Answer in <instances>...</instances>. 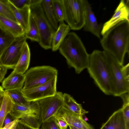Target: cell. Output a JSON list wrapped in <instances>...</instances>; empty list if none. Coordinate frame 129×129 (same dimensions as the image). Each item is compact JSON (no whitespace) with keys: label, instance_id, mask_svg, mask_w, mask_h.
Here are the masks:
<instances>
[{"label":"cell","instance_id":"cell-35","mask_svg":"<svg viewBox=\"0 0 129 129\" xmlns=\"http://www.w3.org/2000/svg\"><path fill=\"white\" fill-rule=\"evenodd\" d=\"M129 63H128L121 67V70L123 76L125 79L129 82Z\"/></svg>","mask_w":129,"mask_h":129},{"label":"cell","instance_id":"cell-13","mask_svg":"<svg viewBox=\"0 0 129 129\" xmlns=\"http://www.w3.org/2000/svg\"><path fill=\"white\" fill-rule=\"evenodd\" d=\"M85 7V23L83 27L84 30L89 31L100 38L102 29L101 25L98 24L96 19L92 11L90 4L86 0H84Z\"/></svg>","mask_w":129,"mask_h":129},{"label":"cell","instance_id":"cell-16","mask_svg":"<svg viewBox=\"0 0 129 129\" xmlns=\"http://www.w3.org/2000/svg\"><path fill=\"white\" fill-rule=\"evenodd\" d=\"M25 80L24 74L17 73L13 71L2 83V86L5 90L22 89Z\"/></svg>","mask_w":129,"mask_h":129},{"label":"cell","instance_id":"cell-21","mask_svg":"<svg viewBox=\"0 0 129 129\" xmlns=\"http://www.w3.org/2000/svg\"><path fill=\"white\" fill-rule=\"evenodd\" d=\"M62 107L74 113L83 116L88 112L83 109L81 105L77 103L70 94H63V104Z\"/></svg>","mask_w":129,"mask_h":129},{"label":"cell","instance_id":"cell-22","mask_svg":"<svg viewBox=\"0 0 129 129\" xmlns=\"http://www.w3.org/2000/svg\"><path fill=\"white\" fill-rule=\"evenodd\" d=\"M5 93L0 109V129L3 127L4 120L12 110L14 103L7 92Z\"/></svg>","mask_w":129,"mask_h":129},{"label":"cell","instance_id":"cell-37","mask_svg":"<svg viewBox=\"0 0 129 129\" xmlns=\"http://www.w3.org/2000/svg\"><path fill=\"white\" fill-rule=\"evenodd\" d=\"M16 129H39L31 127L23 123L19 119Z\"/></svg>","mask_w":129,"mask_h":129},{"label":"cell","instance_id":"cell-14","mask_svg":"<svg viewBox=\"0 0 129 129\" xmlns=\"http://www.w3.org/2000/svg\"><path fill=\"white\" fill-rule=\"evenodd\" d=\"M7 1L17 22L26 32L28 28L31 15L30 7L26 6L22 9H18L15 7L9 0H7Z\"/></svg>","mask_w":129,"mask_h":129},{"label":"cell","instance_id":"cell-39","mask_svg":"<svg viewBox=\"0 0 129 129\" xmlns=\"http://www.w3.org/2000/svg\"><path fill=\"white\" fill-rule=\"evenodd\" d=\"M4 94L5 93L0 95V109L3 100Z\"/></svg>","mask_w":129,"mask_h":129},{"label":"cell","instance_id":"cell-18","mask_svg":"<svg viewBox=\"0 0 129 129\" xmlns=\"http://www.w3.org/2000/svg\"><path fill=\"white\" fill-rule=\"evenodd\" d=\"M30 113H36L39 115L38 108L33 102L28 105L15 103L9 114L14 120L20 119L25 115Z\"/></svg>","mask_w":129,"mask_h":129},{"label":"cell","instance_id":"cell-11","mask_svg":"<svg viewBox=\"0 0 129 129\" xmlns=\"http://www.w3.org/2000/svg\"><path fill=\"white\" fill-rule=\"evenodd\" d=\"M129 1L126 2L121 1L112 17L103 24L101 34L103 35L110 28L122 21H129Z\"/></svg>","mask_w":129,"mask_h":129},{"label":"cell","instance_id":"cell-15","mask_svg":"<svg viewBox=\"0 0 129 129\" xmlns=\"http://www.w3.org/2000/svg\"><path fill=\"white\" fill-rule=\"evenodd\" d=\"M0 29L15 38L22 36L26 33L18 23L1 15Z\"/></svg>","mask_w":129,"mask_h":129},{"label":"cell","instance_id":"cell-30","mask_svg":"<svg viewBox=\"0 0 129 129\" xmlns=\"http://www.w3.org/2000/svg\"><path fill=\"white\" fill-rule=\"evenodd\" d=\"M17 8L22 9L26 6L31 7L41 3L42 0H9Z\"/></svg>","mask_w":129,"mask_h":129},{"label":"cell","instance_id":"cell-9","mask_svg":"<svg viewBox=\"0 0 129 129\" xmlns=\"http://www.w3.org/2000/svg\"><path fill=\"white\" fill-rule=\"evenodd\" d=\"M27 39L25 34L15 38L0 57L2 64L7 69L14 70L15 68Z\"/></svg>","mask_w":129,"mask_h":129},{"label":"cell","instance_id":"cell-32","mask_svg":"<svg viewBox=\"0 0 129 129\" xmlns=\"http://www.w3.org/2000/svg\"><path fill=\"white\" fill-rule=\"evenodd\" d=\"M126 129H129V104L122 106V108Z\"/></svg>","mask_w":129,"mask_h":129},{"label":"cell","instance_id":"cell-24","mask_svg":"<svg viewBox=\"0 0 129 129\" xmlns=\"http://www.w3.org/2000/svg\"><path fill=\"white\" fill-rule=\"evenodd\" d=\"M25 35L27 39L39 42L40 36L39 30L34 18L30 15L28 27Z\"/></svg>","mask_w":129,"mask_h":129},{"label":"cell","instance_id":"cell-34","mask_svg":"<svg viewBox=\"0 0 129 129\" xmlns=\"http://www.w3.org/2000/svg\"><path fill=\"white\" fill-rule=\"evenodd\" d=\"M19 119H16L13 120L11 122L6 124L0 129H16Z\"/></svg>","mask_w":129,"mask_h":129},{"label":"cell","instance_id":"cell-10","mask_svg":"<svg viewBox=\"0 0 129 129\" xmlns=\"http://www.w3.org/2000/svg\"><path fill=\"white\" fill-rule=\"evenodd\" d=\"M57 76L46 83L29 89L21 91L28 101L31 102L54 95L56 93Z\"/></svg>","mask_w":129,"mask_h":129},{"label":"cell","instance_id":"cell-5","mask_svg":"<svg viewBox=\"0 0 129 129\" xmlns=\"http://www.w3.org/2000/svg\"><path fill=\"white\" fill-rule=\"evenodd\" d=\"M105 51L110 75L111 95L119 97L124 93L129 92V82L123 76L122 66L111 54Z\"/></svg>","mask_w":129,"mask_h":129},{"label":"cell","instance_id":"cell-38","mask_svg":"<svg viewBox=\"0 0 129 129\" xmlns=\"http://www.w3.org/2000/svg\"><path fill=\"white\" fill-rule=\"evenodd\" d=\"M12 121L10 118L8 116V115L5 118L3 122V126H4L6 124L11 122Z\"/></svg>","mask_w":129,"mask_h":129},{"label":"cell","instance_id":"cell-41","mask_svg":"<svg viewBox=\"0 0 129 129\" xmlns=\"http://www.w3.org/2000/svg\"><path fill=\"white\" fill-rule=\"evenodd\" d=\"M70 129H79L72 126L68 125Z\"/></svg>","mask_w":129,"mask_h":129},{"label":"cell","instance_id":"cell-3","mask_svg":"<svg viewBox=\"0 0 129 129\" xmlns=\"http://www.w3.org/2000/svg\"><path fill=\"white\" fill-rule=\"evenodd\" d=\"M87 69L100 90L105 94L111 95L110 72L105 50H95L90 54Z\"/></svg>","mask_w":129,"mask_h":129},{"label":"cell","instance_id":"cell-28","mask_svg":"<svg viewBox=\"0 0 129 129\" xmlns=\"http://www.w3.org/2000/svg\"><path fill=\"white\" fill-rule=\"evenodd\" d=\"M15 38L0 29V57Z\"/></svg>","mask_w":129,"mask_h":129},{"label":"cell","instance_id":"cell-33","mask_svg":"<svg viewBox=\"0 0 129 129\" xmlns=\"http://www.w3.org/2000/svg\"><path fill=\"white\" fill-rule=\"evenodd\" d=\"M57 124L60 129H67L68 125L64 119L54 116Z\"/></svg>","mask_w":129,"mask_h":129},{"label":"cell","instance_id":"cell-23","mask_svg":"<svg viewBox=\"0 0 129 129\" xmlns=\"http://www.w3.org/2000/svg\"><path fill=\"white\" fill-rule=\"evenodd\" d=\"M41 4L47 19L53 28L56 30L58 26V22L52 9L51 0H42Z\"/></svg>","mask_w":129,"mask_h":129},{"label":"cell","instance_id":"cell-17","mask_svg":"<svg viewBox=\"0 0 129 129\" xmlns=\"http://www.w3.org/2000/svg\"><path fill=\"white\" fill-rule=\"evenodd\" d=\"M100 129H126L122 108L114 112Z\"/></svg>","mask_w":129,"mask_h":129},{"label":"cell","instance_id":"cell-4","mask_svg":"<svg viewBox=\"0 0 129 129\" xmlns=\"http://www.w3.org/2000/svg\"><path fill=\"white\" fill-rule=\"evenodd\" d=\"M41 3L30 7L31 15L39 30L40 36L39 44L43 48L47 50L51 48L52 38L56 30L47 19Z\"/></svg>","mask_w":129,"mask_h":129},{"label":"cell","instance_id":"cell-1","mask_svg":"<svg viewBox=\"0 0 129 129\" xmlns=\"http://www.w3.org/2000/svg\"><path fill=\"white\" fill-rule=\"evenodd\" d=\"M102 36L100 43L104 50L111 54L123 66L125 55L129 53V21L120 22Z\"/></svg>","mask_w":129,"mask_h":129},{"label":"cell","instance_id":"cell-42","mask_svg":"<svg viewBox=\"0 0 129 129\" xmlns=\"http://www.w3.org/2000/svg\"><path fill=\"white\" fill-rule=\"evenodd\" d=\"M84 116V121H88V119L85 116H84V115L83 116Z\"/></svg>","mask_w":129,"mask_h":129},{"label":"cell","instance_id":"cell-2","mask_svg":"<svg viewBox=\"0 0 129 129\" xmlns=\"http://www.w3.org/2000/svg\"><path fill=\"white\" fill-rule=\"evenodd\" d=\"M66 59L69 68H74L76 73L80 74L87 69L89 63L90 54L80 38L75 33L69 32L58 49Z\"/></svg>","mask_w":129,"mask_h":129},{"label":"cell","instance_id":"cell-27","mask_svg":"<svg viewBox=\"0 0 129 129\" xmlns=\"http://www.w3.org/2000/svg\"><path fill=\"white\" fill-rule=\"evenodd\" d=\"M21 90L20 89L4 90L14 103L25 105H29L30 102L26 100L23 95Z\"/></svg>","mask_w":129,"mask_h":129},{"label":"cell","instance_id":"cell-8","mask_svg":"<svg viewBox=\"0 0 129 129\" xmlns=\"http://www.w3.org/2000/svg\"><path fill=\"white\" fill-rule=\"evenodd\" d=\"M63 94L57 92L54 95L34 101L38 108L41 124L56 115L63 104Z\"/></svg>","mask_w":129,"mask_h":129},{"label":"cell","instance_id":"cell-40","mask_svg":"<svg viewBox=\"0 0 129 129\" xmlns=\"http://www.w3.org/2000/svg\"><path fill=\"white\" fill-rule=\"evenodd\" d=\"M5 91L2 87L0 86V95L5 93Z\"/></svg>","mask_w":129,"mask_h":129},{"label":"cell","instance_id":"cell-25","mask_svg":"<svg viewBox=\"0 0 129 129\" xmlns=\"http://www.w3.org/2000/svg\"><path fill=\"white\" fill-rule=\"evenodd\" d=\"M52 9L56 20L59 23L64 22V13L62 0H51Z\"/></svg>","mask_w":129,"mask_h":129},{"label":"cell","instance_id":"cell-19","mask_svg":"<svg viewBox=\"0 0 129 129\" xmlns=\"http://www.w3.org/2000/svg\"><path fill=\"white\" fill-rule=\"evenodd\" d=\"M70 30L69 26L63 22L59 23L57 29L55 32L52 40L51 48L52 51L58 50L61 44Z\"/></svg>","mask_w":129,"mask_h":129},{"label":"cell","instance_id":"cell-6","mask_svg":"<svg viewBox=\"0 0 129 129\" xmlns=\"http://www.w3.org/2000/svg\"><path fill=\"white\" fill-rule=\"evenodd\" d=\"M64 20L70 29L78 30L83 27L85 19L84 0H62Z\"/></svg>","mask_w":129,"mask_h":129},{"label":"cell","instance_id":"cell-20","mask_svg":"<svg viewBox=\"0 0 129 129\" xmlns=\"http://www.w3.org/2000/svg\"><path fill=\"white\" fill-rule=\"evenodd\" d=\"M30 56V49L28 43L26 42L23 45L20 58L13 71L17 73L24 74L28 68Z\"/></svg>","mask_w":129,"mask_h":129},{"label":"cell","instance_id":"cell-7","mask_svg":"<svg viewBox=\"0 0 129 129\" xmlns=\"http://www.w3.org/2000/svg\"><path fill=\"white\" fill-rule=\"evenodd\" d=\"M24 75V86L22 89L26 90L46 83L57 76L58 71L50 66H39L31 68Z\"/></svg>","mask_w":129,"mask_h":129},{"label":"cell","instance_id":"cell-26","mask_svg":"<svg viewBox=\"0 0 129 129\" xmlns=\"http://www.w3.org/2000/svg\"><path fill=\"white\" fill-rule=\"evenodd\" d=\"M19 120L27 125L35 128H39L42 124L39 115L35 113L26 114L20 119Z\"/></svg>","mask_w":129,"mask_h":129},{"label":"cell","instance_id":"cell-12","mask_svg":"<svg viewBox=\"0 0 129 129\" xmlns=\"http://www.w3.org/2000/svg\"><path fill=\"white\" fill-rule=\"evenodd\" d=\"M56 116L64 120L68 125L79 129H94L83 118V116L61 107Z\"/></svg>","mask_w":129,"mask_h":129},{"label":"cell","instance_id":"cell-29","mask_svg":"<svg viewBox=\"0 0 129 129\" xmlns=\"http://www.w3.org/2000/svg\"><path fill=\"white\" fill-rule=\"evenodd\" d=\"M0 15L18 23L7 0H0Z\"/></svg>","mask_w":129,"mask_h":129},{"label":"cell","instance_id":"cell-31","mask_svg":"<svg viewBox=\"0 0 129 129\" xmlns=\"http://www.w3.org/2000/svg\"><path fill=\"white\" fill-rule=\"evenodd\" d=\"M42 124L40 129H60L54 116L44 122Z\"/></svg>","mask_w":129,"mask_h":129},{"label":"cell","instance_id":"cell-36","mask_svg":"<svg viewBox=\"0 0 129 129\" xmlns=\"http://www.w3.org/2000/svg\"><path fill=\"white\" fill-rule=\"evenodd\" d=\"M7 69L3 65L0 60V83L4 79L7 73Z\"/></svg>","mask_w":129,"mask_h":129}]
</instances>
